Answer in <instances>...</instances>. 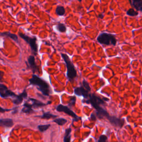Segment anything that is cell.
Returning <instances> with one entry per match:
<instances>
[{"mask_svg":"<svg viewBox=\"0 0 142 142\" xmlns=\"http://www.w3.org/2000/svg\"><path fill=\"white\" fill-rule=\"evenodd\" d=\"M29 81L31 84L38 86V89L42 92L44 95H49L50 92L49 86L46 81L35 74L33 75L32 78H31Z\"/></svg>","mask_w":142,"mask_h":142,"instance_id":"6da1fadb","label":"cell"},{"mask_svg":"<svg viewBox=\"0 0 142 142\" xmlns=\"http://www.w3.org/2000/svg\"><path fill=\"white\" fill-rule=\"evenodd\" d=\"M62 57L66 62L67 68V77L70 81L73 79L77 76V71L73 64L71 61L68 56L66 54L62 53Z\"/></svg>","mask_w":142,"mask_h":142,"instance_id":"7a4b0ae2","label":"cell"},{"mask_svg":"<svg viewBox=\"0 0 142 142\" xmlns=\"http://www.w3.org/2000/svg\"><path fill=\"white\" fill-rule=\"evenodd\" d=\"M97 41L99 43L106 45H116L117 39L114 35L106 33H102L100 34L97 38Z\"/></svg>","mask_w":142,"mask_h":142,"instance_id":"3957f363","label":"cell"},{"mask_svg":"<svg viewBox=\"0 0 142 142\" xmlns=\"http://www.w3.org/2000/svg\"><path fill=\"white\" fill-rule=\"evenodd\" d=\"M18 35H19L20 37H21L22 39H24L25 41H26L30 45L31 49H32L33 52H35V54H36L37 52V50H38V46H37L36 43L37 38L35 37H28V36L21 32L18 33Z\"/></svg>","mask_w":142,"mask_h":142,"instance_id":"277c9868","label":"cell"},{"mask_svg":"<svg viewBox=\"0 0 142 142\" xmlns=\"http://www.w3.org/2000/svg\"><path fill=\"white\" fill-rule=\"evenodd\" d=\"M0 95L2 98L13 97L14 98L18 96L13 92L9 90L7 87L2 84H0Z\"/></svg>","mask_w":142,"mask_h":142,"instance_id":"5b68a950","label":"cell"},{"mask_svg":"<svg viewBox=\"0 0 142 142\" xmlns=\"http://www.w3.org/2000/svg\"><path fill=\"white\" fill-rule=\"evenodd\" d=\"M108 119L110 123L115 127L121 128L124 124V120L123 119L117 118L114 116H110Z\"/></svg>","mask_w":142,"mask_h":142,"instance_id":"8992f818","label":"cell"},{"mask_svg":"<svg viewBox=\"0 0 142 142\" xmlns=\"http://www.w3.org/2000/svg\"><path fill=\"white\" fill-rule=\"evenodd\" d=\"M56 109H57V110L58 112L65 113L70 115V116L73 117L74 118H77V117L76 114H75L72 111V110H71L70 109H69L67 106H64L63 105L60 104V105L57 106Z\"/></svg>","mask_w":142,"mask_h":142,"instance_id":"52a82bcc","label":"cell"},{"mask_svg":"<svg viewBox=\"0 0 142 142\" xmlns=\"http://www.w3.org/2000/svg\"><path fill=\"white\" fill-rule=\"evenodd\" d=\"M74 93L76 95H83L85 98H87L89 97L88 91H87L83 87H78L74 89Z\"/></svg>","mask_w":142,"mask_h":142,"instance_id":"ba28073f","label":"cell"},{"mask_svg":"<svg viewBox=\"0 0 142 142\" xmlns=\"http://www.w3.org/2000/svg\"><path fill=\"white\" fill-rule=\"evenodd\" d=\"M28 62L29 65H30V67L32 70L33 72L35 73L36 72H38V67L37 66L35 62V58L33 56H30L28 58Z\"/></svg>","mask_w":142,"mask_h":142,"instance_id":"9c48e42d","label":"cell"},{"mask_svg":"<svg viewBox=\"0 0 142 142\" xmlns=\"http://www.w3.org/2000/svg\"><path fill=\"white\" fill-rule=\"evenodd\" d=\"M27 97V94L26 91H24L23 93L20 94L19 95L15 98V99L13 100V103L15 104H20L22 102L23 99Z\"/></svg>","mask_w":142,"mask_h":142,"instance_id":"30bf717a","label":"cell"},{"mask_svg":"<svg viewBox=\"0 0 142 142\" xmlns=\"http://www.w3.org/2000/svg\"><path fill=\"white\" fill-rule=\"evenodd\" d=\"M0 125L10 128L13 126V122L11 119H1L0 120Z\"/></svg>","mask_w":142,"mask_h":142,"instance_id":"8fae6325","label":"cell"},{"mask_svg":"<svg viewBox=\"0 0 142 142\" xmlns=\"http://www.w3.org/2000/svg\"><path fill=\"white\" fill-rule=\"evenodd\" d=\"M0 36L2 37H9V38L13 39V41L18 42V36L16 35L12 34V33H10L9 32H5L3 33H0Z\"/></svg>","mask_w":142,"mask_h":142,"instance_id":"7c38bea8","label":"cell"},{"mask_svg":"<svg viewBox=\"0 0 142 142\" xmlns=\"http://www.w3.org/2000/svg\"><path fill=\"white\" fill-rule=\"evenodd\" d=\"M133 6L135 9L142 12V0H132Z\"/></svg>","mask_w":142,"mask_h":142,"instance_id":"4fadbf2b","label":"cell"},{"mask_svg":"<svg viewBox=\"0 0 142 142\" xmlns=\"http://www.w3.org/2000/svg\"><path fill=\"white\" fill-rule=\"evenodd\" d=\"M32 104H30L27 103H24V108L22 110V112L24 113H31L33 111V110L32 109Z\"/></svg>","mask_w":142,"mask_h":142,"instance_id":"5bb4252c","label":"cell"},{"mask_svg":"<svg viewBox=\"0 0 142 142\" xmlns=\"http://www.w3.org/2000/svg\"><path fill=\"white\" fill-rule=\"evenodd\" d=\"M30 101L32 102V107L33 106V107H35V108H38V107H41V106H45L47 105V104L43 103H42V102L38 101V100L32 99V98L30 99Z\"/></svg>","mask_w":142,"mask_h":142,"instance_id":"9a60e30c","label":"cell"},{"mask_svg":"<svg viewBox=\"0 0 142 142\" xmlns=\"http://www.w3.org/2000/svg\"><path fill=\"white\" fill-rule=\"evenodd\" d=\"M71 133V129L70 128L66 129L65 135H64V142H70Z\"/></svg>","mask_w":142,"mask_h":142,"instance_id":"2e32d148","label":"cell"},{"mask_svg":"<svg viewBox=\"0 0 142 142\" xmlns=\"http://www.w3.org/2000/svg\"><path fill=\"white\" fill-rule=\"evenodd\" d=\"M56 13L58 16H63L65 13V9L63 6H58L56 9Z\"/></svg>","mask_w":142,"mask_h":142,"instance_id":"e0dca14e","label":"cell"},{"mask_svg":"<svg viewBox=\"0 0 142 142\" xmlns=\"http://www.w3.org/2000/svg\"><path fill=\"white\" fill-rule=\"evenodd\" d=\"M56 28L57 30L60 32H66L67 28L66 27L64 24L59 23L57 25H56Z\"/></svg>","mask_w":142,"mask_h":142,"instance_id":"ac0fdd59","label":"cell"},{"mask_svg":"<svg viewBox=\"0 0 142 142\" xmlns=\"http://www.w3.org/2000/svg\"><path fill=\"white\" fill-rule=\"evenodd\" d=\"M38 117L42 119H51V118L57 117V116L53 115L51 113H44L42 116H38Z\"/></svg>","mask_w":142,"mask_h":142,"instance_id":"d6986e66","label":"cell"},{"mask_svg":"<svg viewBox=\"0 0 142 142\" xmlns=\"http://www.w3.org/2000/svg\"><path fill=\"white\" fill-rule=\"evenodd\" d=\"M54 122L58 125H59V126H63L67 123V120L64 118H58L54 120Z\"/></svg>","mask_w":142,"mask_h":142,"instance_id":"ffe728a7","label":"cell"},{"mask_svg":"<svg viewBox=\"0 0 142 142\" xmlns=\"http://www.w3.org/2000/svg\"><path fill=\"white\" fill-rule=\"evenodd\" d=\"M50 124H47V125H39L38 127V128L41 131H45L48 129L49 128Z\"/></svg>","mask_w":142,"mask_h":142,"instance_id":"44dd1931","label":"cell"},{"mask_svg":"<svg viewBox=\"0 0 142 142\" xmlns=\"http://www.w3.org/2000/svg\"><path fill=\"white\" fill-rule=\"evenodd\" d=\"M127 13L128 15L129 16H135L138 15V12L135 11L133 9V8H130V9H129L128 11H127Z\"/></svg>","mask_w":142,"mask_h":142,"instance_id":"7402d4cb","label":"cell"},{"mask_svg":"<svg viewBox=\"0 0 142 142\" xmlns=\"http://www.w3.org/2000/svg\"><path fill=\"white\" fill-rule=\"evenodd\" d=\"M98 142H108L107 137L106 135H102L99 137Z\"/></svg>","mask_w":142,"mask_h":142,"instance_id":"603a6c76","label":"cell"},{"mask_svg":"<svg viewBox=\"0 0 142 142\" xmlns=\"http://www.w3.org/2000/svg\"><path fill=\"white\" fill-rule=\"evenodd\" d=\"M83 87H84V88L86 89L87 91H88V92L91 91V88H90V87H89V84L85 81H83Z\"/></svg>","mask_w":142,"mask_h":142,"instance_id":"cb8c5ba5","label":"cell"},{"mask_svg":"<svg viewBox=\"0 0 142 142\" xmlns=\"http://www.w3.org/2000/svg\"><path fill=\"white\" fill-rule=\"evenodd\" d=\"M10 110H11V109H4V108H1V106H0V112L3 113V112H5L10 111Z\"/></svg>","mask_w":142,"mask_h":142,"instance_id":"d4e9b609","label":"cell"},{"mask_svg":"<svg viewBox=\"0 0 142 142\" xmlns=\"http://www.w3.org/2000/svg\"><path fill=\"white\" fill-rule=\"evenodd\" d=\"M2 73H3L0 71V81L2 80Z\"/></svg>","mask_w":142,"mask_h":142,"instance_id":"484cf974","label":"cell"},{"mask_svg":"<svg viewBox=\"0 0 142 142\" xmlns=\"http://www.w3.org/2000/svg\"><path fill=\"white\" fill-rule=\"evenodd\" d=\"M78 1H79V2H81V1H82V0H78Z\"/></svg>","mask_w":142,"mask_h":142,"instance_id":"4316f807","label":"cell"}]
</instances>
